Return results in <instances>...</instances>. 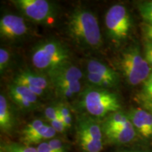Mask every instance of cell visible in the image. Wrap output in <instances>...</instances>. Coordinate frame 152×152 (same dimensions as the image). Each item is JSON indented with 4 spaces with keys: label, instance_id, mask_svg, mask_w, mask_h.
Returning a JSON list of instances; mask_svg holds the SVG:
<instances>
[{
    "label": "cell",
    "instance_id": "1",
    "mask_svg": "<svg viewBox=\"0 0 152 152\" xmlns=\"http://www.w3.org/2000/svg\"><path fill=\"white\" fill-rule=\"evenodd\" d=\"M68 32L75 43L89 49H98L102 37L96 16L86 9H76L68 18Z\"/></svg>",
    "mask_w": 152,
    "mask_h": 152
},
{
    "label": "cell",
    "instance_id": "2",
    "mask_svg": "<svg viewBox=\"0 0 152 152\" xmlns=\"http://www.w3.org/2000/svg\"><path fill=\"white\" fill-rule=\"evenodd\" d=\"M69 52L64 44L55 39L39 43L32 53V63L37 69L47 73L68 62Z\"/></svg>",
    "mask_w": 152,
    "mask_h": 152
},
{
    "label": "cell",
    "instance_id": "3",
    "mask_svg": "<svg viewBox=\"0 0 152 152\" xmlns=\"http://www.w3.org/2000/svg\"><path fill=\"white\" fill-rule=\"evenodd\" d=\"M80 105L90 115L97 118H105L110 113L119 111L121 109V103L116 94L106 89L94 87L83 92Z\"/></svg>",
    "mask_w": 152,
    "mask_h": 152
},
{
    "label": "cell",
    "instance_id": "4",
    "mask_svg": "<svg viewBox=\"0 0 152 152\" xmlns=\"http://www.w3.org/2000/svg\"><path fill=\"white\" fill-rule=\"evenodd\" d=\"M121 71L125 80L131 85L144 83L151 73V68L137 47L125 49L120 61Z\"/></svg>",
    "mask_w": 152,
    "mask_h": 152
},
{
    "label": "cell",
    "instance_id": "5",
    "mask_svg": "<svg viewBox=\"0 0 152 152\" xmlns=\"http://www.w3.org/2000/svg\"><path fill=\"white\" fill-rule=\"evenodd\" d=\"M76 138L83 152H101L103 149V132L101 125L88 115H80L76 124Z\"/></svg>",
    "mask_w": 152,
    "mask_h": 152
},
{
    "label": "cell",
    "instance_id": "6",
    "mask_svg": "<svg viewBox=\"0 0 152 152\" xmlns=\"http://www.w3.org/2000/svg\"><path fill=\"white\" fill-rule=\"evenodd\" d=\"M105 23L109 37L113 41L121 42L128 37L130 33V14L123 5L115 4L106 12Z\"/></svg>",
    "mask_w": 152,
    "mask_h": 152
},
{
    "label": "cell",
    "instance_id": "7",
    "mask_svg": "<svg viewBox=\"0 0 152 152\" xmlns=\"http://www.w3.org/2000/svg\"><path fill=\"white\" fill-rule=\"evenodd\" d=\"M12 2L25 16L35 22L45 23L54 15V7L46 0H15Z\"/></svg>",
    "mask_w": 152,
    "mask_h": 152
},
{
    "label": "cell",
    "instance_id": "8",
    "mask_svg": "<svg viewBox=\"0 0 152 152\" xmlns=\"http://www.w3.org/2000/svg\"><path fill=\"white\" fill-rule=\"evenodd\" d=\"M56 131L40 119H35L28 123L23 129L21 142L25 145L42 143L45 140H52L56 136Z\"/></svg>",
    "mask_w": 152,
    "mask_h": 152
},
{
    "label": "cell",
    "instance_id": "9",
    "mask_svg": "<svg viewBox=\"0 0 152 152\" xmlns=\"http://www.w3.org/2000/svg\"><path fill=\"white\" fill-rule=\"evenodd\" d=\"M47 75L54 87L67 83L80 82L83 77L81 70L69 61L48 72Z\"/></svg>",
    "mask_w": 152,
    "mask_h": 152
},
{
    "label": "cell",
    "instance_id": "10",
    "mask_svg": "<svg viewBox=\"0 0 152 152\" xmlns=\"http://www.w3.org/2000/svg\"><path fill=\"white\" fill-rule=\"evenodd\" d=\"M28 33L24 19L14 14H7L0 20V33L7 39H16Z\"/></svg>",
    "mask_w": 152,
    "mask_h": 152
},
{
    "label": "cell",
    "instance_id": "11",
    "mask_svg": "<svg viewBox=\"0 0 152 152\" xmlns=\"http://www.w3.org/2000/svg\"><path fill=\"white\" fill-rule=\"evenodd\" d=\"M137 133L144 139H152V113L145 109L133 108L127 114Z\"/></svg>",
    "mask_w": 152,
    "mask_h": 152
},
{
    "label": "cell",
    "instance_id": "12",
    "mask_svg": "<svg viewBox=\"0 0 152 152\" xmlns=\"http://www.w3.org/2000/svg\"><path fill=\"white\" fill-rule=\"evenodd\" d=\"M9 95L19 107L25 110H30L37 106L38 96L23 85L12 83L9 86Z\"/></svg>",
    "mask_w": 152,
    "mask_h": 152
},
{
    "label": "cell",
    "instance_id": "13",
    "mask_svg": "<svg viewBox=\"0 0 152 152\" xmlns=\"http://www.w3.org/2000/svg\"><path fill=\"white\" fill-rule=\"evenodd\" d=\"M106 142L110 144H125L135 138L137 132L130 121L123 126L116 129L102 130Z\"/></svg>",
    "mask_w": 152,
    "mask_h": 152
},
{
    "label": "cell",
    "instance_id": "14",
    "mask_svg": "<svg viewBox=\"0 0 152 152\" xmlns=\"http://www.w3.org/2000/svg\"><path fill=\"white\" fill-rule=\"evenodd\" d=\"M49 80L43 75L35 72L25 70L17 74L13 83L23 86H32L46 90L49 87Z\"/></svg>",
    "mask_w": 152,
    "mask_h": 152
},
{
    "label": "cell",
    "instance_id": "15",
    "mask_svg": "<svg viewBox=\"0 0 152 152\" xmlns=\"http://www.w3.org/2000/svg\"><path fill=\"white\" fill-rule=\"evenodd\" d=\"M87 70L88 73H94L113 82L118 85L119 83V76L116 72L103 63L96 60H91L87 63Z\"/></svg>",
    "mask_w": 152,
    "mask_h": 152
},
{
    "label": "cell",
    "instance_id": "16",
    "mask_svg": "<svg viewBox=\"0 0 152 152\" xmlns=\"http://www.w3.org/2000/svg\"><path fill=\"white\" fill-rule=\"evenodd\" d=\"M14 122L12 113L7 99L0 95V128L2 132H9L14 127Z\"/></svg>",
    "mask_w": 152,
    "mask_h": 152
},
{
    "label": "cell",
    "instance_id": "17",
    "mask_svg": "<svg viewBox=\"0 0 152 152\" xmlns=\"http://www.w3.org/2000/svg\"><path fill=\"white\" fill-rule=\"evenodd\" d=\"M130 120L127 114L121 111L113 112L104 118L103 122L101 124V128L102 130L116 129L125 125Z\"/></svg>",
    "mask_w": 152,
    "mask_h": 152
},
{
    "label": "cell",
    "instance_id": "18",
    "mask_svg": "<svg viewBox=\"0 0 152 152\" xmlns=\"http://www.w3.org/2000/svg\"><path fill=\"white\" fill-rule=\"evenodd\" d=\"M56 91L61 97L64 99H71L75 95L80 92L81 83L80 82L67 83L58 85L54 87Z\"/></svg>",
    "mask_w": 152,
    "mask_h": 152
},
{
    "label": "cell",
    "instance_id": "19",
    "mask_svg": "<svg viewBox=\"0 0 152 152\" xmlns=\"http://www.w3.org/2000/svg\"><path fill=\"white\" fill-rule=\"evenodd\" d=\"M86 77L87 81H88L90 84L93 85L94 87H98V88L106 89L117 86L116 85L114 84L113 82L104 78V77H101V76L96 75V74L88 73L87 72Z\"/></svg>",
    "mask_w": 152,
    "mask_h": 152
},
{
    "label": "cell",
    "instance_id": "20",
    "mask_svg": "<svg viewBox=\"0 0 152 152\" xmlns=\"http://www.w3.org/2000/svg\"><path fill=\"white\" fill-rule=\"evenodd\" d=\"M1 149L4 152H38L37 148L31 146L10 142L1 145Z\"/></svg>",
    "mask_w": 152,
    "mask_h": 152
},
{
    "label": "cell",
    "instance_id": "21",
    "mask_svg": "<svg viewBox=\"0 0 152 152\" xmlns=\"http://www.w3.org/2000/svg\"><path fill=\"white\" fill-rule=\"evenodd\" d=\"M140 15L147 24L152 25V1H144L138 4Z\"/></svg>",
    "mask_w": 152,
    "mask_h": 152
},
{
    "label": "cell",
    "instance_id": "22",
    "mask_svg": "<svg viewBox=\"0 0 152 152\" xmlns=\"http://www.w3.org/2000/svg\"><path fill=\"white\" fill-rule=\"evenodd\" d=\"M56 107L58 113H59L60 118L65 124L67 130L71 128L72 126V123H73V118H72V115L69 108L64 104H57Z\"/></svg>",
    "mask_w": 152,
    "mask_h": 152
},
{
    "label": "cell",
    "instance_id": "23",
    "mask_svg": "<svg viewBox=\"0 0 152 152\" xmlns=\"http://www.w3.org/2000/svg\"><path fill=\"white\" fill-rule=\"evenodd\" d=\"M141 98L143 102L152 101V72L142 85Z\"/></svg>",
    "mask_w": 152,
    "mask_h": 152
},
{
    "label": "cell",
    "instance_id": "24",
    "mask_svg": "<svg viewBox=\"0 0 152 152\" xmlns=\"http://www.w3.org/2000/svg\"><path fill=\"white\" fill-rule=\"evenodd\" d=\"M10 61V54L7 49H0V71L2 73L5 71L6 68L9 66Z\"/></svg>",
    "mask_w": 152,
    "mask_h": 152
},
{
    "label": "cell",
    "instance_id": "25",
    "mask_svg": "<svg viewBox=\"0 0 152 152\" xmlns=\"http://www.w3.org/2000/svg\"><path fill=\"white\" fill-rule=\"evenodd\" d=\"M45 116L49 123L57 119H61L56 106H49L45 111Z\"/></svg>",
    "mask_w": 152,
    "mask_h": 152
},
{
    "label": "cell",
    "instance_id": "26",
    "mask_svg": "<svg viewBox=\"0 0 152 152\" xmlns=\"http://www.w3.org/2000/svg\"><path fill=\"white\" fill-rule=\"evenodd\" d=\"M48 142L49 147L54 150L55 152H68L66 150L65 145L58 139H52L49 140Z\"/></svg>",
    "mask_w": 152,
    "mask_h": 152
},
{
    "label": "cell",
    "instance_id": "27",
    "mask_svg": "<svg viewBox=\"0 0 152 152\" xmlns=\"http://www.w3.org/2000/svg\"><path fill=\"white\" fill-rule=\"evenodd\" d=\"M144 58L152 69V41H146L144 44Z\"/></svg>",
    "mask_w": 152,
    "mask_h": 152
},
{
    "label": "cell",
    "instance_id": "28",
    "mask_svg": "<svg viewBox=\"0 0 152 152\" xmlns=\"http://www.w3.org/2000/svg\"><path fill=\"white\" fill-rule=\"evenodd\" d=\"M51 126L56 131V132L63 133L67 130L65 124L61 119H57L55 121H53L50 123Z\"/></svg>",
    "mask_w": 152,
    "mask_h": 152
},
{
    "label": "cell",
    "instance_id": "29",
    "mask_svg": "<svg viewBox=\"0 0 152 152\" xmlns=\"http://www.w3.org/2000/svg\"><path fill=\"white\" fill-rule=\"evenodd\" d=\"M38 152H55L52 148L49 147L48 142H44L39 144L37 147Z\"/></svg>",
    "mask_w": 152,
    "mask_h": 152
},
{
    "label": "cell",
    "instance_id": "30",
    "mask_svg": "<svg viewBox=\"0 0 152 152\" xmlns=\"http://www.w3.org/2000/svg\"><path fill=\"white\" fill-rule=\"evenodd\" d=\"M145 35L147 36L149 40H152V25L146 24L144 29Z\"/></svg>",
    "mask_w": 152,
    "mask_h": 152
},
{
    "label": "cell",
    "instance_id": "31",
    "mask_svg": "<svg viewBox=\"0 0 152 152\" xmlns=\"http://www.w3.org/2000/svg\"><path fill=\"white\" fill-rule=\"evenodd\" d=\"M144 109L152 113V101H146V102H143Z\"/></svg>",
    "mask_w": 152,
    "mask_h": 152
},
{
    "label": "cell",
    "instance_id": "32",
    "mask_svg": "<svg viewBox=\"0 0 152 152\" xmlns=\"http://www.w3.org/2000/svg\"><path fill=\"white\" fill-rule=\"evenodd\" d=\"M118 152H142V151H121Z\"/></svg>",
    "mask_w": 152,
    "mask_h": 152
},
{
    "label": "cell",
    "instance_id": "33",
    "mask_svg": "<svg viewBox=\"0 0 152 152\" xmlns=\"http://www.w3.org/2000/svg\"><path fill=\"white\" fill-rule=\"evenodd\" d=\"M0 152H4V151L2 149H1V151H0Z\"/></svg>",
    "mask_w": 152,
    "mask_h": 152
}]
</instances>
